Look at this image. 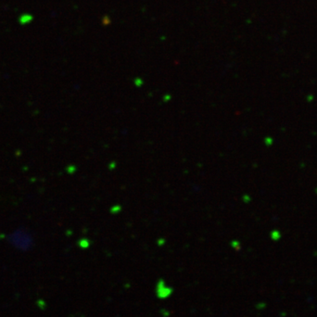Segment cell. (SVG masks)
I'll return each instance as SVG.
<instances>
[{"mask_svg": "<svg viewBox=\"0 0 317 317\" xmlns=\"http://www.w3.org/2000/svg\"><path fill=\"white\" fill-rule=\"evenodd\" d=\"M172 294V289L168 286H165L164 281H159L157 285V295L158 298H167Z\"/></svg>", "mask_w": 317, "mask_h": 317, "instance_id": "6da1fadb", "label": "cell"}, {"mask_svg": "<svg viewBox=\"0 0 317 317\" xmlns=\"http://www.w3.org/2000/svg\"><path fill=\"white\" fill-rule=\"evenodd\" d=\"M121 211V207L119 205H114L111 208V212L112 213H116V212H119Z\"/></svg>", "mask_w": 317, "mask_h": 317, "instance_id": "7a4b0ae2", "label": "cell"}, {"mask_svg": "<svg viewBox=\"0 0 317 317\" xmlns=\"http://www.w3.org/2000/svg\"><path fill=\"white\" fill-rule=\"evenodd\" d=\"M82 242H83L82 244L80 243V246H81V247H88L89 242L88 240H82Z\"/></svg>", "mask_w": 317, "mask_h": 317, "instance_id": "3957f363", "label": "cell"}]
</instances>
